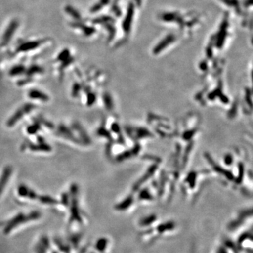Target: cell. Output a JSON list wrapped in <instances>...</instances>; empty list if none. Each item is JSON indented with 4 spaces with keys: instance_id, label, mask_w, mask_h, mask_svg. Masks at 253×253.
<instances>
[{
    "instance_id": "6da1fadb",
    "label": "cell",
    "mask_w": 253,
    "mask_h": 253,
    "mask_svg": "<svg viewBox=\"0 0 253 253\" xmlns=\"http://www.w3.org/2000/svg\"><path fill=\"white\" fill-rule=\"evenodd\" d=\"M39 217L38 213H32L30 215L26 216L24 214H19V215L16 216V217L13 219V220L9 221V224H7L6 227L5 228V232H9L10 230L14 229L18 224H21V223L26 222V221L33 220V219H36Z\"/></svg>"
},
{
    "instance_id": "7a4b0ae2",
    "label": "cell",
    "mask_w": 253,
    "mask_h": 253,
    "mask_svg": "<svg viewBox=\"0 0 253 253\" xmlns=\"http://www.w3.org/2000/svg\"><path fill=\"white\" fill-rule=\"evenodd\" d=\"M253 246V235L251 233L245 232L241 234L238 239L237 247L239 250H244L249 249L252 251Z\"/></svg>"
},
{
    "instance_id": "3957f363",
    "label": "cell",
    "mask_w": 253,
    "mask_h": 253,
    "mask_svg": "<svg viewBox=\"0 0 253 253\" xmlns=\"http://www.w3.org/2000/svg\"><path fill=\"white\" fill-rule=\"evenodd\" d=\"M175 228L176 224L174 221H166V222L161 223L159 225L156 226V231L158 234L161 235V234H164L166 233L174 230Z\"/></svg>"
},
{
    "instance_id": "277c9868",
    "label": "cell",
    "mask_w": 253,
    "mask_h": 253,
    "mask_svg": "<svg viewBox=\"0 0 253 253\" xmlns=\"http://www.w3.org/2000/svg\"><path fill=\"white\" fill-rule=\"evenodd\" d=\"M32 108H33V106H31V105H26L23 109H20L17 113H16V114L13 116L12 118L10 120L9 122V126H12L13 125H14V123H16V121H19L20 118H21V116L26 114V113L28 112V111H31Z\"/></svg>"
},
{
    "instance_id": "5b68a950",
    "label": "cell",
    "mask_w": 253,
    "mask_h": 253,
    "mask_svg": "<svg viewBox=\"0 0 253 253\" xmlns=\"http://www.w3.org/2000/svg\"><path fill=\"white\" fill-rule=\"evenodd\" d=\"M247 217H249V213L246 212L244 214H241L239 219L229 223V225H228V229L230 231H234L235 229H239L240 226H242L245 219Z\"/></svg>"
},
{
    "instance_id": "8992f818",
    "label": "cell",
    "mask_w": 253,
    "mask_h": 253,
    "mask_svg": "<svg viewBox=\"0 0 253 253\" xmlns=\"http://www.w3.org/2000/svg\"><path fill=\"white\" fill-rule=\"evenodd\" d=\"M11 174V168H5L4 171L1 174V178H0V194L2 192L3 189H4L5 185L7 184Z\"/></svg>"
},
{
    "instance_id": "52a82bcc",
    "label": "cell",
    "mask_w": 253,
    "mask_h": 253,
    "mask_svg": "<svg viewBox=\"0 0 253 253\" xmlns=\"http://www.w3.org/2000/svg\"><path fill=\"white\" fill-rule=\"evenodd\" d=\"M156 220H157V216L155 214H151V215L141 218L139 221V226L141 227H149L156 222Z\"/></svg>"
},
{
    "instance_id": "ba28073f",
    "label": "cell",
    "mask_w": 253,
    "mask_h": 253,
    "mask_svg": "<svg viewBox=\"0 0 253 253\" xmlns=\"http://www.w3.org/2000/svg\"><path fill=\"white\" fill-rule=\"evenodd\" d=\"M30 96H31L32 99H41L43 100V101H46V100L48 99L46 94L36 90L31 91L30 92Z\"/></svg>"
},
{
    "instance_id": "9c48e42d",
    "label": "cell",
    "mask_w": 253,
    "mask_h": 253,
    "mask_svg": "<svg viewBox=\"0 0 253 253\" xmlns=\"http://www.w3.org/2000/svg\"><path fill=\"white\" fill-rule=\"evenodd\" d=\"M224 246L228 250H230L232 253H239V249L237 246L231 240H226L224 241Z\"/></svg>"
},
{
    "instance_id": "30bf717a",
    "label": "cell",
    "mask_w": 253,
    "mask_h": 253,
    "mask_svg": "<svg viewBox=\"0 0 253 253\" xmlns=\"http://www.w3.org/2000/svg\"><path fill=\"white\" fill-rule=\"evenodd\" d=\"M108 240L106 239H104V238H102V239H99L98 241L97 244H96V249L98 251H101V252H103L106 249L108 246Z\"/></svg>"
},
{
    "instance_id": "8fae6325",
    "label": "cell",
    "mask_w": 253,
    "mask_h": 253,
    "mask_svg": "<svg viewBox=\"0 0 253 253\" xmlns=\"http://www.w3.org/2000/svg\"><path fill=\"white\" fill-rule=\"evenodd\" d=\"M217 253H229V250L226 249L225 246H222L217 249Z\"/></svg>"
}]
</instances>
